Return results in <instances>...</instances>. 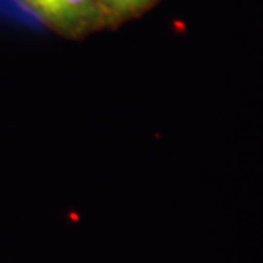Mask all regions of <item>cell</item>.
<instances>
[{
	"label": "cell",
	"instance_id": "1",
	"mask_svg": "<svg viewBox=\"0 0 263 263\" xmlns=\"http://www.w3.org/2000/svg\"><path fill=\"white\" fill-rule=\"evenodd\" d=\"M57 35L79 41L107 29L100 0H18Z\"/></svg>",
	"mask_w": 263,
	"mask_h": 263
},
{
	"label": "cell",
	"instance_id": "2",
	"mask_svg": "<svg viewBox=\"0 0 263 263\" xmlns=\"http://www.w3.org/2000/svg\"><path fill=\"white\" fill-rule=\"evenodd\" d=\"M158 0H100L107 29H114L152 9Z\"/></svg>",
	"mask_w": 263,
	"mask_h": 263
}]
</instances>
